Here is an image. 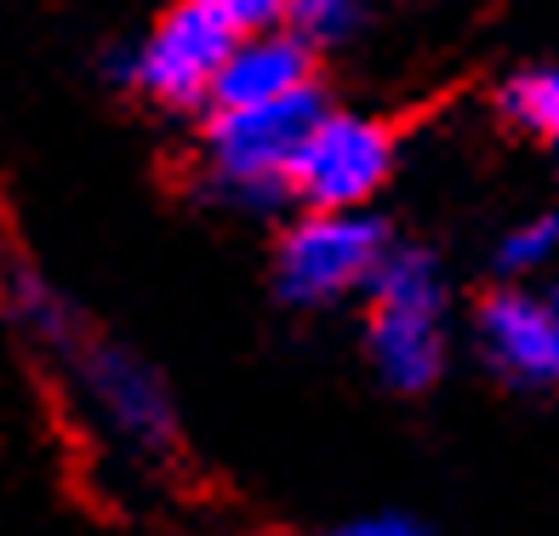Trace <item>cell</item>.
<instances>
[{"label":"cell","instance_id":"obj_12","mask_svg":"<svg viewBox=\"0 0 559 536\" xmlns=\"http://www.w3.org/2000/svg\"><path fill=\"white\" fill-rule=\"evenodd\" d=\"M12 309H17V320L35 331V337H46V343H69V309L40 286L35 274H17V286H12Z\"/></svg>","mask_w":559,"mask_h":536},{"label":"cell","instance_id":"obj_13","mask_svg":"<svg viewBox=\"0 0 559 536\" xmlns=\"http://www.w3.org/2000/svg\"><path fill=\"white\" fill-rule=\"evenodd\" d=\"M212 7L235 23L240 35H258V29H280V23H286L292 0H212Z\"/></svg>","mask_w":559,"mask_h":536},{"label":"cell","instance_id":"obj_8","mask_svg":"<svg viewBox=\"0 0 559 536\" xmlns=\"http://www.w3.org/2000/svg\"><path fill=\"white\" fill-rule=\"evenodd\" d=\"M302 86H314V46L297 29H258L235 40V52H228L212 86V104L217 109L269 104V97H286Z\"/></svg>","mask_w":559,"mask_h":536},{"label":"cell","instance_id":"obj_14","mask_svg":"<svg viewBox=\"0 0 559 536\" xmlns=\"http://www.w3.org/2000/svg\"><path fill=\"white\" fill-rule=\"evenodd\" d=\"M332 536H423V531L412 520H400V514H377V520H354V525H343Z\"/></svg>","mask_w":559,"mask_h":536},{"label":"cell","instance_id":"obj_11","mask_svg":"<svg viewBox=\"0 0 559 536\" xmlns=\"http://www.w3.org/2000/svg\"><path fill=\"white\" fill-rule=\"evenodd\" d=\"M559 258V217H525L520 228H508L497 246V263L508 274H537Z\"/></svg>","mask_w":559,"mask_h":536},{"label":"cell","instance_id":"obj_3","mask_svg":"<svg viewBox=\"0 0 559 536\" xmlns=\"http://www.w3.org/2000/svg\"><path fill=\"white\" fill-rule=\"evenodd\" d=\"M389 171H394V132L383 120L325 109L292 160V189L314 212H354L389 183Z\"/></svg>","mask_w":559,"mask_h":536},{"label":"cell","instance_id":"obj_4","mask_svg":"<svg viewBox=\"0 0 559 536\" xmlns=\"http://www.w3.org/2000/svg\"><path fill=\"white\" fill-rule=\"evenodd\" d=\"M389 258L383 228L366 212H309L280 240L274 279L292 302H337L354 286H371L377 263Z\"/></svg>","mask_w":559,"mask_h":536},{"label":"cell","instance_id":"obj_15","mask_svg":"<svg viewBox=\"0 0 559 536\" xmlns=\"http://www.w3.org/2000/svg\"><path fill=\"white\" fill-rule=\"evenodd\" d=\"M548 302H554V314H559V286H554V297H548Z\"/></svg>","mask_w":559,"mask_h":536},{"label":"cell","instance_id":"obj_5","mask_svg":"<svg viewBox=\"0 0 559 536\" xmlns=\"http://www.w3.org/2000/svg\"><path fill=\"white\" fill-rule=\"evenodd\" d=\"M235 40H240V29L212 7V0H183V7H171L155 23V35L138 46L132 81L166 109H194L212 97Z\"/></svg>","mask_w":559,"mask_h":536},{"label":"cell","instance_id":"obj_6","mask_svg":"<svg viewBox=\"0 0 559 536\" xmlns=\"http://www.w3.org/2000/svg\"><path fill=\"white\" fill-rule=\"evenodd\" d=\"M81 400H86V412L138 456L166 451L171 433H177V417H171V400L160 389V377L126 348H92L86 354L81 360Z\"/></svg>","mask_w":559,"mask_h":536},{"label":"cell","instance_id":"obj_2","mask_svg":"<svg viewBox=\"0 0 559 536\" xmlns=\"http://www.w3.org/2000/svg\"><path fill=\"white\" fill-rule=\"evenodd\" d=\"M320 115L325 104L314 86L269 97V104L217 109L206 126V160H212L217 189L228 200H240V206H269L280 189H292V160Z\"/></svg>","mask_w":559,"mask_h":536},{"label":"cell","instance_id":"obj_10","mask_svg":"<svg viewBox=\"0 0 559 536\" xmlns=\"http://www.w3.org/2000/svg\"><path fill=\"white\" fill-rule=\"evenodd\" d=\"M360 23H366L360 0H292L286 7V29H297L309 46H343Z\"/></svg>","mask_w":559,"mask_h":536},{"label":"cell","instance_id":"obj_9","mask_svg":"<svg viewBox=\"0 0 559 536\" xmlns=\"http://www.w3.org/2000/svg\"><path fill=\"white\" fill-rule=\"evenodd\" d=\"M502 109L514 126L537 132L543 143L559 148V63L554 69H525L502 86Z\"/></svg>","mask_w":559,"mask_h":536},{"label":"cell","instance_id":"obj_1","mask_svg":"<svg viewBox=\"0 0 559 536\" xmlns=\"http://www.w3.org/2000/svg\"><path fill=\"white\" fill-rule=\"evenodd\" d=\"M366 348L377 377L400 394H417L440 377L445 360V286L435 258L389 251L371 274V325Z\"/></svg>","mask_w":559,"mask_h":536},{"label":"cell","instance_id":"obj_7","mask_svg":"<svg viewBox=\"0 0 559 536\" xmlns=\"http://www.w3.org/2000/svg\"><path fill=\"white\" fill-rule=\"evenodd\" d=\"M479 354L497 377L520 389H554L559 382V314L548 297L531 291H497L479 309Z\"/></svg>","mask_w":559,"mask_h":536}]
</instances>
